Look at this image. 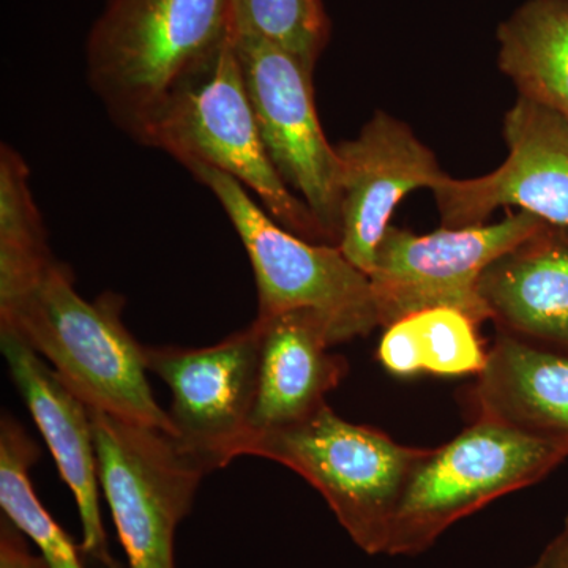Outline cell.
I'll use <instances>...</instances> for the list:
<instances>
[{
  "instance_id": "6da1fadb",
  "label": "cell",
  "mask_w": 568,
  "mask_h": 568,
  "mask_svg": "<svg viewBox=\"0 0 568 568\" xmlns=\"http://www.w3.org/2000/svg\"><path fill=\"white\" fill-rule=\"evenodd\" d=\"M233 36L231 0H106L85 40L89 85L111 121L140 141Z\"/></svg>"
},
{
  "instance_id": "7a4b0ae2",
  "label": "cell",
  "mask_w": 568,
  "mask_h": 568,
  "mask_svg": "<svg viewBox=\"0 0 568 568\" xmlns=\"http://www.w3.org/2000/svg\"><path fill=\"white\" fill-rule=\"evenodd\" d=\"M123 305L111 291L82 298L69 265L55 260L31 290L0 304V328L47 358L89 409L173 436L170 414L149 384L145 346L123 324Z\"/></svg>"
},
{
  "instance_id": "3957f363",
  "label": "cell",
  "mask_w": 568,
  "mask_h": 568,
  "mask_svg": "<svg viewBox=\"0 0 568 568\" xmlns=\"http://www.w3.org/2000/svg\"><path fill=\"white\" fill-rule=\"evenodd\" d=\"M425 448L355 425L325 403L295 424L250 433L242 457L272 459L320 491L366 555H386L399 496Z\"/></svg>"
},
{
  "instance_id": "277c9868",
  "label": "cell",
  "mask_w": 568,
  "mask_h": 568,
  "mask_svg": "<svg viewBox=\"0 0 568 568\" xmlns=\"http://www.w3.org/2000/svg\"><path fill=\"white\" fill-rule=\"evenodd\" d=\"M138 142L170 153L182 166L200 163L231 175L287 231L332 245L315 213L286 185L265 151L234 36L212 69L175 93Z\"/></svg>"
},
{
  "instance_id": "5b68a950",
  "label": "cell",
  "mask_w": 568,
  "mask_h": 568,
  "mask_svg": "<svg viewBox=\"0 0 568 568\" xmlns=\"http://www.w3.org/2000/svg\"><path fill=\"white\" fill-rule=\"evenodd\" d=\"M185 168L211 190L248 254L257 287L256 317L313 310L331 325L335 345L381 327L369 276L338 246L291 233L231 175L200 163Z\"/></svg>"
},
{
  "instance_id": "8992f818",
  "label": "cell",
  "mask_w": 568,
  "mask_h": 568,
  "mask_svg": "<svg viewBox=\"0 0 568 568\" xmlns=\"http://www.w3.org/2000/svg\"><path fill=\"white\" fill-rule=\"evenodd\" d=\"M566 458L551 444L477 418L446 446L425 448L399 496L386 555H420L459 519L544 480Z\"/></svg>"
},
{
  "instance_id": "52a82bcc",
  "label": "cell",
  "mask_w": 568,
  "mask_h": 568,
  "mask_svg": "<svg viewBox=\"0 0 568 568\" xmlns=\"http://www.w3.org/2000/svg\"><path fill=\"white\" fill-rule=\"evenodd\" d=\"M97 469L129 568H175L179 525L211 470L162 429L91 410Z\"/></svg>"
},
{
  "instance_id": "ba28073f",
  "label": "cell",
  "mask_w": 568,
  "mask_h": 568,
  "mask_svg": "<svg viewBox=\"0 0 568 568\" xmlns=\"http://www.w3.org/2000/svg\"><path fill=\"white\" fill-rule=\"evenodd\" d=\"M547 223L529 212L473 227L418 235L388 226L369 282L381 327L432 308H454L478 324L488 320L478 283L488 265Z\"/></svg>"
},
{
  "instance_id": "9c48e42d",
  "label": "cell",
  "mask_w": 568,
  "mask_h": 568,
  "mask_svg": "<svg viewBox=\"0 0 568 568\" xmlns=\"http://www.w3.org/2000/svg\"><path fill=\"white\" fill-rule=\"evenodd\" d=\"M246 93L275 170L339 244V160L317 118L313 71L278 44L234 32Z\"/></svg>"
},
{
  "instance_id": "30bf717a",
  "label": "cell",
  "mask_w": 568,
  "mask_h": 568,
  "mask_svg": "<svg viewBox=\"0 0 568 568\" xmlns=\"http://www.w3.org/2000/svg\"><path fill=\"white\" fill-rule=\"evenodd\" d=\"M145 362L170 387L175 440L222 469L242 457L257 395L260 328L256 323L207 347L145 346Z\"/></svg>"
},
{
  "instance_id": "8fae6325",
  "label": "cell",
  "mask_w": 568,
  "mask_h": 568,
  "mask_svg": "<svg viewBox=\"0 0 568 568\" xmlns=\"http://www.w3.org/2000/svg\"><path fill=\"white\" fill-rule=\"evenodd\" d=\"M508 156L474 179L447 175L433 189L446 227L487 224L500 207H519L556 226H568V121L518 97L504 118Z\"/></svg>"
},
{
  "instance_id": "7c38bea8",
  "label": "cell",
  "mask_w": 568,
  "mask_h": 568,
  "mask_svg": "<svg viewBox=\"0 0 568 568\" xmlns=\"http://www.w3.org/2000/svg\"><path fill=\"white\" fill-rule=\"evenodd\" d=\"M335 149L342 197L338 248L369 275L396 205L414 190L435 189L447 174L410 126L383 111Z\"/></svg>"
},
{
  "instance_id": "4fadbf2b",
  "label": "cell",
  "mask_w": 568,
  "mask_h": 568,
  "mask_svg": "<svg viewBox=\"0 0 568 568\" xmlns=\"http://www.w3.org/2000/svg\"><path fill=\"white\" fill-rule=\"evenodd\" d=\"M0 347L13 383L47 440L62 480L77 500L81 551L106 568H119L111 556L100 510L91 409L63 386L54 369L36 351L7 328H0Z\"/></svg>"
},
{
  "instance_id": "5bb4252c",
  "label": "cell",
  "mask_w": 568,
  "mask_h": 568,
  "mask_svg": "<svg viewBox=\"0 0 568 568\" xmlns=\"http://www.w3.org/2000/svg\"><path fill=\"white\" fill-rule=\"evenodd\" d=\"M478 295L500 334L568 351V226L544 223L493 261Z\"/></svg>"
},
{
  "instance_id": "9a60e30c",
  "label": "cell",
  "mask_w": 568,
  "mask_h": 568,
  "mask_svg": "<svg viewBox=\"0 0 568 568\" xmlns=\"http://www.w3.org/2000/svg\"><path fill=\"white\" fill-rule=\"evenodd\" d=\"M260 328V369L252 432L278 428L325 405L347 372L331 325L313 310H293L254 320Z\"/></svg>"
},
{
  "instance_id": "2e32d148",
  "label": "cell",
  "mask_w": 568,
  "mask_h": 568,
  "mask_svg": "<svg viewBox=\"0 0 568 568\" xmlns=\"http://www.w3.org/2000/svg\"><path fill=\"white\" fill-rule=\"evenodd\" d=\"M470 402L477 418L517 429L568 455V351L497 332Z\"/></svg>"
},
{
  "instance_id": "e0dca14e",
  "label": "cell",
  "mask_w": 568,
  "mask_h": 568,
  "mask_svg": "<svg viewBox=\"0 0 568 568\" xmlns=\"http://www.w3.org/2000/svg\"><path fill=\"white\" fill-rule=\"evenodd\" d=\"M497 63L519 97L568 121V0H528L497 29Z\"/></svg>"
},
{
  "instance_id": "ac0fdd59",
  "label": "cell",
  "mask_w": 568,
  "mask_h": 568,
  "mask_svg": "<svg viewBox=\"0 0 568 568\" xmlns=\"http://www.w3.org/2000/svg\"><path fill=\"white\" fill-rule=\"evenodd\" d=\"M477 325L458 310H424L388 325L377 355L396 376L478 375L488 351L478 338Z\"/></svg>"
},
{
  "instance_id": "d6986e66",
  "label": "cell",
  "mask_w": 568,
  "mask_h": 568,
  "mask_svg": "<svg viewBox=\"0 0 568 568\" xmlns=\"http://www.w3.org/2000/svg\"><path fill=\"white\" fill-rule=\"evenodd\" d=\"M31 170L20 152L0 148V304L20 297L39 282L54 256L33 201Z\"/></svg>"
},
{
  "instance_id": "ffe728a7",
  "label": "cell",
  "mask_w": 568,
  "mask_h": 568,
  "mask_svg": "<svg viewBox=\"0 0 568 568\" xmlns=\"http://www.w3.org/2000/svg\"><path fill=\"white\" fill-rule=\"evenodd\" d=\"M40 447L24 426L10 414L0 422V507L29 540L39 548L50 568H84L69 534L51 517L37 496L31 470Z\"/></svg>"
},
{
  "instance_id": "44dd1931",
  "label": "cell",
  "mask_w": 568,
  "mask_h": 568,
  "mask_svg": "<svg viewBox=\"0 0 568 568\" xmlns=\"http://www.w3.org/2000/svg\"><path fill=\"white\" fill-rule=\"evenodd\" d=\"M231 6L234 32L263 37L315 70L331 39L323 0H231Z\"/></svg>"
},
{
  "instance_id": "7402d4cb",
  "label": "cell",
  "mask_w": 568,
  "mask_h": 568,
  "mask_svg": "<svg viewBox=\"0 0 568 568\" xmlns=\"http://www.w3.org/2000/svg\"><path fill=\"white\" fill-rule=\"evenodd\" d=\"M0 568H50L41 555H33L28 537L6 517L0 523Z\"/></svg>"
},
{
  "instance_id": "603a6c76",
  "label": "cell",
  "mask_w": 568,
  "mask_h": 568,
  "mask_svg": "<svg viewBox=\"0 0 568 568\" xmlns=\"http://www.w3.org/2000/svg\"><path fill=\"white\" fill-rule=\"evenodd\" d=\"M528 568H568V514L558 536L549 541L536 562Z\"/></svg>"
}]
</instances>
